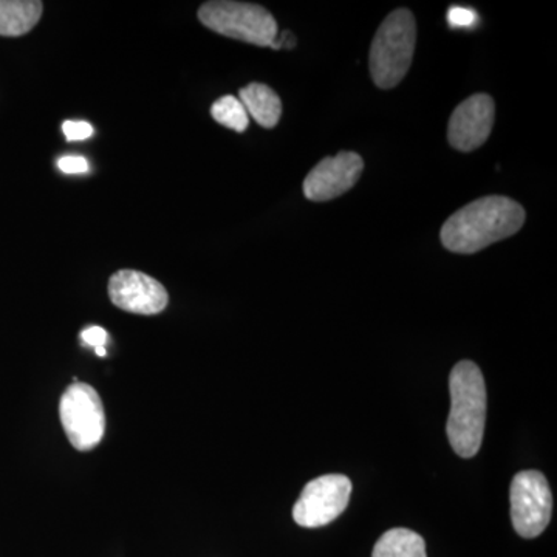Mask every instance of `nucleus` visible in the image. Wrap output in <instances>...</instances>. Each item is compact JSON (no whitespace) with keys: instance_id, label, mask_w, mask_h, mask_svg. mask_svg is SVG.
<instances>
[{"instance_id":"f257e3e1","label":"nucleus","mask_w":557,"mask_h":557,"mask_svg":"<svg viewBox=\"0 0 557 557\" xmlns=\"http://www.w3.org/2000/svg\"><path fill=\"white\" fill-rule=\"evenodd\" d=\"M525 222V211L508 197L491 196L472 201L443 225V247L458 255H472L498 240L515 236Z\"/></svg>"},{"instance_id":"f03ea898","label":"nucleus","mask_w":557,"mask_h":557,"mask_svg":"<svg viewBox=\"0 0 557 557\" xmlns=\"http://www.w3.org/2000/svg\"><path fill=\"white\" fill-rule=\"evenodd\" d=\"M448 438L458 456L474 457L482 446L486 423V386L482 370L471 361L458 362L450 372Z\"/></svg>"},{"instance_id":"7ed1b4c3","label":"nucleus","mask_w":557,"mask_h":557,"mask_svg":"<svg viewBox=\"0 0 557 557\" xmlns=\"http://www.w3.org/2000/svg\"><path fill=\"white\" fill-rule=\"evenodd\" d=\"M417 24L409 10L398 9L380 25L370 47V75L380 89L398 86L416 53Z\"/></svg>"},{"instance_id":"20e7f679","label":"nucleus","mask_w":557,"mask_h":557,"mask_svg":"<svg viewBox=\"0 0 557 557\" xmlns=\"http://www.w3.org/2000/svg\"><path fill=\"white\" fill-rule=\"evenodd\" d=\"M199 21L218 35L258 47H270L278 33L273 14L256 3L207 2L200 7Z\"/></svg>"},{"instance_id":"39448f33","label":"nucleus","mask_w":557,"mask_h":557,"mask_svg":"<svg viewBox=\"0 0 557 557\" xmlns=\"http://www.w3.org/2000/svg\"><path fill=\"white\" fill-rule=\"evenodd\" d=\"M60 417L73 448L87 453L100 445L106 431L104 408L100 395L89 384L73 383L65 388Z\"/></svg>"},{"instance_id":"423d86ee","label":"nucleus","mask_w":557,"mask_h":557,"mask_svg":"<svg viewBox=\"0 0 557 557\" xmlns=\"http://www.w3.org/2000/svg\"><path fill=\"white\" fill-rule=\"evenodd\" d=\"M553 496L539 471H522L511 482V520L519 536L537 537L552 519Z\"/></svg>"},{"instance_id":"0eeeda50","label":"nucleus","mask_w":557,"mask_h":557,"mask_svg":"<svg viewBox=\"0 0 557 557\" xmlns=\"http://www.w3.org/2000/svg\"><path fill=\"white\" fill-rule=\"evenodd\" d=\"M351 482L346 475L329 474L307 483L293 508V519L299 527L329 525L343 515L350 502Z\"/></svg>"},{"instance_id":"6e6552de","label":"nucleus","mask_w":557,"mask_h":557,"mask_svg":"<svg viewBox=\"0 0 557 557\" xmlns=\"http://www.w3.org/2000/svg\"><path fill=\"white\" fill-rule=\"evenodd\" d=\"M109 298L119 309L145 317L161 313L170 302L157 278L135 270H121L110 277Z\"/></svg>"},{"instance_id":"1a4fd4ad","label":"nucleus","mask_w":557,"mask_h":557,"mask_svg":"<svg viewBox=\"0 0 557 557\" xmlns=\"http://www.w3.org/2000/svg\"><path fill=\"white\" fill-rule=\"evenodd\" d=\"M364 161L355 152H341L319 161L304 180V194L311 201H327L343 196L357 185Z\"/></svg>"},{"instance_id":"9d476101","label":"nucleus","mask_w":557,"mask_h":557,"mask_svg":"<svg viewBox=\"0 0 557 557\" xmlns=\"http://www.w3.org/2000/svg\"><path fill=\"white\" fill-rule=\"evenodd\" d=\"M496 106L490 95L478 94L461 102L450 115L449 145L460 152H472L490 138Z\"/></svg>"},{"instance_id":"9b49d317","label":"nucleus","mask_w":557,"mask_h":557,"mask_svg":"<svg viewBox=\"0 0 557 557\" xmlns=\"http://www.w3.org/2000/svg\"><path fill=\"white\" fill-rule=\"evenodd\" d=\"M239 100L248 116L265 129L277 126L282 115V101L276 91L265 84L251 83L239 91Z\"/></svg>"},{"instance_id":"f8f14e48","label":"nucleus","mask_w":557,"mask_h":557,"mask_svg":"<svg viewBox=\"0 0 557 557\" xmlns=\"http://www.w3.org/2000/svg\"><path fill=\"white\" fill-rule=\"evenodd\" d=\"M42 7L38 0H0V36L27 35L42 16Z\"/></svg>"},{"instance_id":"ddd939ff","label":"nucleus","mask_w":557,"mask_h":557,"mask_svg":"<svg viewBox=\"0 0 557 557\" xmlns=\"http://www.w3.org/2000/svg\"><path fill=\"white\" fill-rule=\"evenodd\" d=\"M372 557H428L424 539L408 528H394L379 539Z\"/></svg>"},{"instance_id":"4468645a","label":"nucleus","mask_w":557,"mask_h":557,"mask_svg":"<svg viewBox=\"0 0 557 557\" xmlns=\"http://www.w3.org/2000/svg\"><path fill=\"white\" fill-rule=\"evenodd\" d=\"M212 119L231 131L245 132L249 124V116L239 98L233 95L220 98L211 108Z\"/></svg>"},{"instance_id":"2eb2a0df","label":"nucleus","mask_w":557,"mask_h":557,"mask_svg":"<svg viewBox=\"0 0 557 557\" xmlns=\"http://www.w3.org/2000/svg\"><path fill=\"white\" fill-rule=\"evenodd\" d=\"M479 14L467 7H450L448 11V24L450 28H471L478 24Z\"/></svg>"},{"instance_id":"dca6fc26","label":"nucleus","mask_w":557,"mask_h":557,"mask_svg":"<svg viewBox=\"0 0 557 557\" xmlns=\"http://www.w3.org/2000/svg\"><path fill=\"white\" fill-rule=\"evenodd\" d=\"M62 132L69 141H84L94 135V126L86 121H65L62 124Z\"/></svg>"},{"instance_id":"f3484780","label":"nucleus","mask_w":557,"mask_h":557,"mask_svg":"<svg viewBox=\"0 0 557 557\" xmlns=\"http://www.w3.org/2000/svg\"><path fill=\"white\" fill-rule=\"evenodd\" d=\"M58 168L64 174H86V172H89V161L81 156H64L58 160Z\"/></svg>"},{"instance_id":"a211bd4d","label":"nucleus","mask_w":557,"mask_h":557,"mask_svg":"<svg viewBox=\"0 0 557 557\" xmlns=\"http://www.w3.org/2000/svg\"><path fill=\"white\" fill-rule=\"evenodd\" d=\"M81 341H83L84 346H89L97 350V348H106V344H108L109 341V335L104 329L94 325V327H87L83 330V333H81Z\"/></svg>"}]
</instances>
